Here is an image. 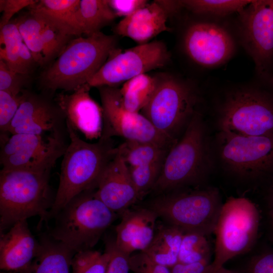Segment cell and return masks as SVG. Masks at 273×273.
<instances>
[{"mask_svg": "<svg viewBox=\"0 0 273 273\" xmlns=\"http://www.w3.org/2000/svg\"><path fill=\"white\" fill-rule=\"evenodd\" d=\"M69 144L63 155L58 188L48 222L69 202L81 193L95 189L108 163L116 153L111 139L101 137L94 143L81 139L66 123Z\"/></svg>", "mask_w": 273, "mask_h": 273, "instance_id": "obj_1", "label": "cell"}, {"mask_svg": "<svg viewBox=\"0 0 273 273\" xmlns=\"http://www.w3.org/2000/svg\"><path fill=\"white\" fill-rule=\"evenodd\" d=\"M114 35L99 32L71 39L57 59L41 73L47 89L73 92L87 84L118 50Z\"/></svg>", "mask_w": 273, "mask_h": 273, "instance_id": "obj_2", "label": "cell"}, {"mask_svg": "<svg viewBox=\"0 0 273 273\" xmlns=\"http://www.w3.org/2000/svg\"><path fill=\"white\" fill-rule=\"evenodd\" d=\"M51 171H33L2 168L0 172V231L16 222L38 216L48 221L55 201Z\"/></svg>", "mask_w": 273, "mask_h": 273, "instance_id": "obj_3", "label": "cell"}, {"mask_svg": "<svg viewBox=\"0 0 273 273\" xmlns=\"http://www.w3.org/2000/svg\"><path fill=\"white\" fill-rule=\"evenodd\" d=\"M206 128L196 112L184 133L169 150L151 192L155 195L199 184L210 168Z\"/></svg>", "mask_w": 273, "mask_h": 273, "instance_id": "obj_4", "label": "cell"}, {"mask_svg": "<svg viewBox=\"0 0 273 273\" xmlns=\"http://www.w3.org/2000/svg\"><path fill=\"white\" fill-rule=\"evenodd\" d=\"M223 203L217 188L180 189L160 194L145 206L184 233H214Z\"/></svg>", "mask_w": 273, "mask_h": 273, "instance_id": "obj_5", "label": "cell"}, {"mask_svg": "<svg viewBox=\"0 0 273 273\" xmlns=\"http://www.w3.org/2000/svg\"><path fill=\"white\" fill-rule=\"evenodd\" d=\"M95 190L81 193L62 208L47 232L75 253L91 250L116 217L117 213L96 197Z\"/></svg>", "mask_w": 273, "mask_h": 273, "instance_id": "obj_6", "label": "cell"}, {"mask_svg": "<svg viewBox=\"0 0 273 273\" xmlns=\"http://www.w3.org/2000/svg\"><path fill=\"white\" fill-rule=\"evenodd\" d=\"M259 213L255 205L244 197H231L221 207L214 233V271L229 260L248 252L258 233Z\"/></svg>", "mask_w": 273, "mask_h": 273, "instance_id": "obj_7", "label": "cell"}, {"mask_svg": "<svg viewBox=\"0 0 273 273\" xmlns=\"http://www.w3.org/2000/svg\"><path fill=\"white\" fill-rule=\"evenodd\" d=\"M198 102L194 91L171 77L158 79L156 90L142 110L161 133L175 144L181 136L196 112Z\"/></svg>", "mask_w": 273, "mask_h": 273, "instance_id": "obj_8", "label": "cell"}, {"mask_svg": "<svg viewBox=\"0 0 273 273\" xmlns=\"http://www.w3.org/2000/svg\"><path fill=\"white\" fill-rule=\"evenodd\" d=\"M218 123L221 131L246 136L273 134V104L256 90L238 89L226 97Z\"/></svg>", "mask_w": 273, "mask_h": 273, "instance_id": "obj_9", "label": "cell"}, {"mask_svg": "<svg viewBox=\"0 0 273 273\" xmlns=\"http://www.w3.org/2000/svg\"><path fill=\"white\" fill-rule=\"evenodd\" d=\"M103 111L101 137H123L127 141L149 142L170 150L175 144L160 132L142 114L127 110L121 100L119 89L99 87Z\"/></svg>", "mask_w": 273, "mask_h": 273, "instance_id": "obj_10", "label": "cell"}, {"mask_svg": "<svg viewBox=\"0 0 273 273\" xmlns=\"http://www.w3.org/2000/svg\"><path fill=\"white\" fill-rule=\"evenodd\" d=\"M67 145L59 133L11 134L1 147L2 168L33 171H51Z\"/></svg>", "mask_w": 273, "mask_h": 273, "instance_id": "obj_11", "label": "cell"}, {"mask_svg": "<svg viewBox=\"0 0 273 273\" xmlns=\"http://www.w3.org/2000/svg\"><path fill=\"white\" fill-rule=\"evenodd\" d=\"M170 59L165 44L153 41L124 51L118 50L108 59L87 84L114 86L151 70L163 67Z\"/></svg>", "mask_w": 273, "mask_h": 273, "instance_id": "obj_12", "label": "cell"}, {"mask_svg": "<svg viewBox=\"0 0 273 273\" xmlns=\"http://www.w3.org/2000/svg\"><path fill=\"white\" fill-rule=\"evenodd\" d=\"M220 140L221 159L235 174L254 177L273 166V134L246 136L220 131Z\"/></svg>", "mask_w": 273, "mask_h": 273, "instance_id": "obj_13", "label": "cell"}, {"mask_svg": "<svg viewBox=\"0 0 273 273\" xmlns=\"http://www.w3.org/2000/svg\"><path fill=\"white\" fill-rule=\"evenodd\" d=\"M239 13L244 46L263 73L273 59V0L252 1Z\"/></svg>", "mask_w": 273, "mask_h": 273, "instance_id": "obj_14", "label": "cell"}, {"mask_svg": "<svg viewBox=\"0 0 273 273\" xmlns=\"http://www.w3.org/2000/svg\"><path fill=\"white\" fill-rule=\"evenodd\" d=\"M184 47L193 61L210 67L230 59L235 46L231 35L224 28L214 23L200 22L193 24L187 30Z\"/></svg>", "mask_w": 273, "mask_h": 273, "instance_id": "obj_15", "label": "cell"}, {"mask_svg": "<svg viewBox=\"0 0 273 273\" xmlns=\"http://www.w3.org/2000/svg\"><path fill=\"white\" fill-rule=\"evenodd\" d=\"M85 84L70 94L61 93L56 97L57 106L66 123L79 131L88 140L100 138L103 126V111L90 96Z\"/></svg>", "mask_w": 273, "mask_h": 273, "instance_id": "obj_16", "label": "cell"}, {"mask_svg": "<svg viewBox=\"0 0 273 273\" xmlns=\"http://www.w3.org/2000/svg\"><path fill=\"white\" fill-rule=\"evenodd\" d=\"M95 195L110 209L119 214L139 201L128 167L117 149L98 181Z\"/></svg>", "mask_w": 273, "mask_h": 273, "instance_id": "obj_17", "label": "cell"}, {"mask_svg": "<svg viewBox=\"0 0 273 273\" xmlns=\"http://www.w3.org/2000/svg\"><path fill=\"white\" fill-rule=\"evenodd\" d=\"M38 241L27 220L15 223L0 238V268L2 271L25 273L37 254Z\"/></svg>", "mask_w": 273, "mask_h": 273, "instance_id": "obj_18", "label": "cell"}, {"mask_svg": "<svg viewBox=\"0 0 273 273\" xmlns=\"http://www.w3.org/2000/svg\"><path fill=\"white\" fill-rule=\"evenodd\" d=\"M120 215V222L115 228L116 245L130 255L136 251H144L155 235L157 214L144 206L129 208Z\"/></svg>", "mask_w": 273, "mask_h": 273, "instance_id": "obj_19", "label": "cell"}, {"mask_svg": "<svg viewBox=\"0 0 273 273\" xmlns=\"http://www.w3.org/2000/svg\"><path fill=\"white\" fill-rule=\"evenodd\" d=\"M168 17L163 8L155 1L121 19L115 31L140 44L146 43L160 33L170 31L167 25Z\"/></svg>", "mask_w": 273, "mask_h": 273, "instance_id": "obj_20", "label": "cell"}, {"mask_svg": "<svg viewBox=\"0 0 273 273\" xmlns=\"http://www.w3.org/2000/svg\"><path fill=\"white\" fill-rule=\"evenodd\" d=\"M75 253L64 244L42 234L36 257L25 273H71Z\"/></svg>", "mask_w": 273, "mask_h": 273, "instance_id": "obj_21", "label": "cell"}, {"mask_svg": "<svg viewBox=\"0 0 273 273\" xmlns=\"http://www.w3.org/2000/svg\"><path fill=\"white\" fill-rule=\"evenodd\" d=\"M79 4L80 0H41L29 7L48 25L73 36L82 34L77 20Z\"/></svg>", "mask_w": 273, "mask_h": 273, "instance_id": "obj_22", "label": "cell"}, {"mask_svg": "<svg viewBox=\"0 0 273 273\" xmlns=\"http://www.w3.org/2000/svg\"><path fill=\"white\" fill-rule=\"evenodd\" d=\"M184 234L166 223L157 225L152 242L143 252L155 262L171 268L178 262Z\"/></svg>", "mask_w": 273, "mask_h": 273, "instance_id": "obj_23", "label": "cell"}, {"mask_svg": "<svg viewBox=\"0 0 273 273\" xmlns=\"http://www.w3.org/2000/svg\"><path fill=\"white\" fill-rule=\"evenodd\" d=\"M116 17L107 0H80L77 20L81 34L88 36L100 32Z\"/></svg>", "mask_w": 273, "mask_h": 273, "instance_id": "obj_24", "label": "cell"}, {"mask_svg": "<svg viewBox=\"0 0 273 273\" xmlns=\"http://www.w3.org/2000/svg\"><path fill=\"white\" fill-rule=\"evenodd\" d=\"M158 82V79L145 73L123 83L119 91L125 108L133 112L142 110L153 95Z\"/></svg>", "mask_w": 273, "mask_h": 273, "instance_id": "obj_25", "label": "cell"}, {"mask_svg": "<svg viewBox=\"0 0 273 273\" xmlns=\"http://www.w3.org/2000/svg\"><path fill=\"white\" fill-rule=\"evenodd\" d=\"M116 149L127 166L132 167L163 162L169 150L152 143L127 140Z\"/></svg>", "mask_w": 273, "mask_h": 273, "instance_id": "obj_26", "label": "cell"}, {"mask_svg": "<svg viewBox=\"0 0 273 273\" xmlns=\"http://www.w3.org/2000/svg\"><path fill=\"white\" fill-rule=\"evenodd\" d=\"M16 23L23 42L31 51L37 64L44 65L41 33L46 25L44 19L30 11L17 19Z\"/></svg>", "mask_w": 273, "mask_h": 273, "instance_id": "obj_27", "label": "cell"}, {"mask_svg": "<svg viewBox=\"0 0 273 273\" xmlns=\"http://www.w3.org/2000/svg\"><path fill=\"white\" fill-rule=\"evenodd\" d=\"M23 40L15 21L1 28L0 60L13 71L25 74L20 61V52Z\"/></svg>", "mask_w": 273, "mask_h": 273, "instance_id": "obj_28", "label": "cell"}, {"mask_svg": "<svg viewBox=\"0 0 273 273\" xmlns=\"http://www.w3.org/2000/svg\"><path fill=\"white\" fill-rule=\"evenodd\" d=\"M210 256L211 249L207 236L196 233L184 234L177 263L210 262Z\"/></svg>", "mask_w": 273, "mask_h": 273, "instance_id": "obj_29", "label": "cell"}, {"mask_svg": "<svg viewBox=\"0 0 273 273\" xmlns=\"http://www.w3.org/2000/svg\"><path fill=\"white\" fill-rule=\"evenodd\" d=\"M252 1L250 0H186L183 7L199 14L223 16L240 12Z\"/></svg>", "mask_w": 273, "mask_h": 273, "instance_id": "obj_30", "label": "cell"}, {"mask_svg": "<svg viewBox=\"0 0 273 273\" xmlns=\"http://www.w3.org/2000/svg\"><path fill=\"white\" fill-rule=\"evenodd\" d=\"M57 106L41 96L24 92L23 99L7 133L25 121L53 110Z\"/></svg>", "mask_w": 273, "mask_h": 273, "instance_id": "obj_31", "label": "cell"}, {"mask_svg": "<svg viewBox=\"0 0 273 273\" xmlns=\"http://www.w3.org/2000/svg\"><path fill=\"white\" fill-rule=\"evenodd\" d=\"M60 117L63 116L57 106L56 108L47 113L18 125L11 129L9 133L33 134L58 133L57 126Z\"/></svg>", "mask_w": 273, "mask_h": 273, "instance_id": "obj_32", "label": "cell"}, {"mask_svg": "<svg viewBox=\"0 0 273 273\" xmlns=\"http://www.w3.org/2000/svg\"><path fill=\"white\" fill-rule=\"evenodd\" d=\"M109 254L106 251L88 250L77 252L71 263V273H106Z\"/></svg>", "mask_w": 273, "mask_h": 273, "instance_id": "obj_33", "label": "cell"}, {"mask_svg": "<svg viewBox=\"0 0 273 273\" xmlns=\"http://www.w3.org/2000/svg\"><path fill=\"white\" fill-rule=\"evenodd\" d=\"M163 163L159 162L133 167L128 166L139 201L151 192L160 175Z\"/></svg>", "mask_w": 273, "mask_h": 273, "instance_id": "obj_34", "label": "cell"}, {"mask_svg": "<svg viewBox=\"0 0 273 273\" xmlns=\"http://www.w3.org/2000/svg\"><path fill=\"white\" fill-rule=\"evenodd\" d=\"M71 37L46 23L41 33L44 65L60 55Z\"/></svg>", "mask_w": 273, "mask_h": 273, "instance_id": "obj_35", "label": "cell"}, {"mask_svg": "<svg viewBox=\"0 0 273 273\" xmlns=\"http://www.w3.org/2000/svg\"><path fill=\"white\" fill-rule=\"evenodd\" d=\"M24 92L19 95L0 90V129L7 133L23 99Z\"/></svg>", "mask_w": 273, "mask_h": 273, "instance_id": "obj_36", "label": "cell"}, {"mask_svg": "<svg viewBox=\"0 0 273 273\" xmlns=\"http://www.w3.org/2000/svg\"><path fill=\"white\" fill-rule=\"evenodd\" d=\"M109 254V260L106 273H129L130 254L116 245L115 239H108L105 242V250Z\"/></svg>", "mask_w": 273, "mask_h": 273, "instance_id": "obj_37", "label": "cell"}, {"mask_svg": "<svg viewBox=\"0 0 273 273\" xmlns=\"http://www.w3.org/2000/svg\"><path fill=\"white\" fill-rule=\"evenodd\" d=\"M27 75L13 71L4 61L0 60V90L13 95L21 94L26 83Z\"/></svg>", "mask_w": 273, "mask_h": 273, "instance_id": "obj_38", "label": "cell"}, {"mask_svg": "<svg viewBox=\"0 0 273 273\" xmlns=\"http://www.w3.org/2000/svg\"><path fill=\"white\" fill-rule=\"evenodd\" d=\"M129 263L133 273H171L169 267L155 262L143 252L130 255Z\"/></svg>", "mask_w": 273, "mask_h": 273, "instance_id": "obj_39", "label": "cell"}, {"mask_svg": "<svg viewBox=\"0 0 273 273\" xmlns=\"http://www.w3.org/2000/svg\"><path fill=\"white\" fill-rule=\"evenodd\" d=\"M243 271L245 273H273V248L253 256Z\"/></svg>", "mask_w": 273, "mask_h": 273, "instance_id": "obj_40", "label": "cell"}, {"mask_svg": "<svg viewBox=\"0 0 273 273\" xmlns=\"http://www.w3.org/2000/svg\"><path fill=\"white\" fill-rule=\"evenodd\" d=\"M33 0H1L0 11L3 12L0 28L10 22L12 17L21 10L36 2Z\"/></svg>", "mask_w": 273, "mask_h": 273, "instance_id": "obj_41", "label": "cell"}, {"mask_svg": "<svg viewBox=\"0 0 273 273\" xmlns=\"http://www.w3.org/2000/svg\"><path fill=\"white\" fill-rule=\"evenodd\" d=\"M108 3L117 17L123 18L149 3L147 0H108Z\"/></svg>", "mask_w": 273, "mask_h": 273, "instance_id": "obj_42", "label": "cell"}, {"mask_svg": "<svg viewBox=\"0 0 273 273\" xmlns=\"http://www.w3.org/2000/svg\"><path fill=\"white\" fill-rule=\"evenodd\" d=\"M212 262H199L188 264L176 263L171 267V273H214Z\"/></svg>", "mask_w": 273, "mask_h": 273, "instance_id": "obj_43", "label": "cell"}, {"mask_svg": "<svg viewBox=\"0 0 273 273\" xmlns=\"http://www.w3.org/2000/svg\"><path fill=\"white\" fill-rule=\"evenodd\" d=\"M20 61L24 73L26 75H28L34 65L36 63L31 51L24 42L20 49Z\"/></svg>", "mask_w": 273, "mask_h": 273, "instance_id": "obj_44", "label": "cell"}, {"mask_svg": "<svg viewBox=\"0 0 273 273\" xmlns=\"http://www.w3.org/2000/svg\"><path fill=\"white\" fill-rule=\"evenodd\" d=\"M168 15L177 12L183 8L181 1H156Z\"/></svg>", "mask_w": 273, "mask_h": 273, "instance_id": "obj_45", "label": "cell"}, {"mask_svg": "<svg viewBox=\"0 0 273 273\" xmlns=\"http://www.w3.org/2000/svg\"><path fill=\"white\" fill-rule=\"evenodd\" d=\"M268 218V236L273 248V208L269 209Z\"/></svg>", "mask_w": 273, "mask_h": 273, "instance_id": "obj_46", "label": "cell"}, {"mask_svg": "<svg viewBox=\"0 0 273 273\" xmlns=\"http://www.w3.org/2000/svg\"><path fill=\"white\" fill-rule=\"evenodd\" d=\"M214 273H245L243 271H239L227 268L224 266H222L217 270Z\"/></svg>", "mask_w": 273, "mask_h": 273, "instance_id": "obj_47", "label": "cell"}, {"mask_svg": "<svg viewBox=\"0 0 273 273\" xmlns=\"http://www.w3.org/2000/svg\"><path fill=\"white\" fill-rule=\"evenodd\" d=\"M269 209L273 208V191L271 195V196L269 198Z\"/></svg>", "mask_w": 273, "mask_h": 273, "instance_id": "obj_48", "label": "cell"}, {"mask_svg": "<svg viewBox=\"0 0 273 273\" xmlns=\"http://www.w3.org/2000/svg\"><path fill=\"white\" fill-rule=\"evenodd\" d=\"M1 273H17V272L2 271Z\"/></svg>", "mask_w": 273, "mask_h": 273, "instance_id": "obj_49", "label": "cell"}, {"mask_svg": "<svg viewBox=\"0 0 273 273\" xmlns=\"http://www.w3.org/2000/svg\"><path fill=\"white\" fill-rule=\"evenodd\" d=\"M272 82H273V77H272Z\"/></svg>", "mask_w": 273, "mask_h": 273, "instance_id": "obj_50", "label": "cell"}]
</instances>
